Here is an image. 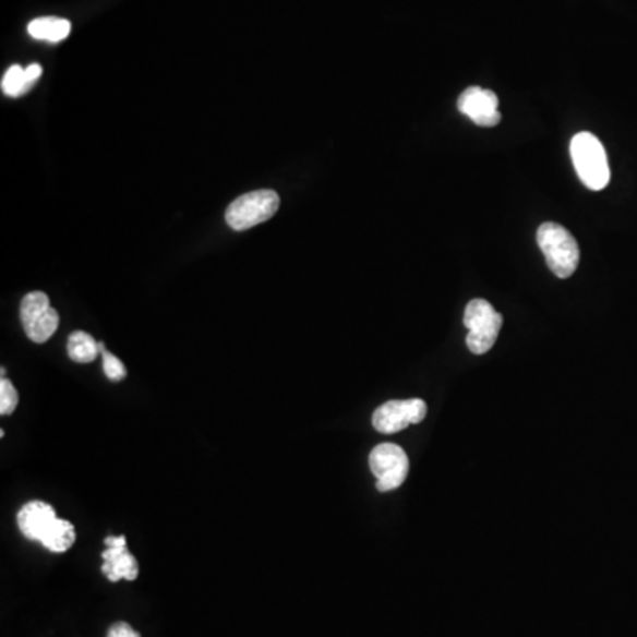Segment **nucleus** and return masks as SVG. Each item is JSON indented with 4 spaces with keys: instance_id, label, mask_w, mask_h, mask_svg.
I'll use <instances>...</instances> for the list:
<instances>
[{
    "instance_id": "nucleus-16",
    "label": "nucleus",
    "mask_w": 637,
    "mask_h": 637,
    "mask_svg": "<svg viewBox=\"0 0 637 637\" xmlns=\"http://www.w3.org/2000/svg\"><path fill=\"white\" fill-rule=\"evenodd\" d=\"M19 406V392L11 385V381L2 377L0 381V414H11Z\"/></svg>"
},
{
    "instance_id": "nucleus-13",
    "label": "nucleus",
    "mask_w": 637,
    "mask_h": 637,
    "mask_svg": "<svg viewBox=\"0 0 637 637\" xmlns=\"http://www.w3.org/2000/svg\"><path fill=\"white\" fill-rule=\"evenodd\" d=\"M68 354L76 363H91L99 354V346L89 333H71L68 338Z\"/></svg>"
},
{
    "instance_id": "nucleus-15",
    "label": "nucleus",
    "mask_w": 637,
    "mask_h": 637,
    "mask_svg": "<svg viewBox=\"0 0 637 637\" xmlns=\"http://www.w3.org/2000/svg\"><path fill=\"white\" fill-rule=\"evenodd\" d=\"M99 354L104 358V371L110 381H122L127 377V366L119 358L113 357L112 352L105 349L104 344L98 342Z\"/></svg>"
},
{
    "instance_id": "nucleus-11",
    "label": "nucleus",
    "mask_w": 637,
    "mask_h": 637,
    "mask_svg": "<svg viewBox=\"0 0 637 637\" xmlns=\"http://www.w3.org/2000/svg\"><path fill=\"white\" fill-rule=\"evenodd\" d=\"M27 31L34 39H39V41L59 43L64 41L70 36L71 24L70 20L67 19L43 16V19L33 20L28 24Z\"/></svg>"
},
{
    "instance_id": "nucleus-7",
    "label": "nucleus",
    "mask_w": 637,
    "mask_h": 637,
    "mask_svg": "<svg viewBox=\"0 0 637 637\" xmlns=\"http://www.w3.org/2000/svg\"><path fill=\"white\" fill-rule=\"evenodd\" d=\"M426 404L422 398H409V400H389L381 408L375 409L372 417V425L381 434H395L425 420Z\"/></svg>"
},
{
    "instance_id": "nucleus-9",
    "label": "nucleus",
    "mask_w": 637,
    "mask_h": 637,
    "mask_svg": "<svg viewBox=\"0 0 637 637\" xmlns=\"http://www.w3.org/2000/svg\"><path fill=\"white\" fill-rule=\"evenodd\" d=\"M105 544H107V551H105L101 556H104V570L105 577L108 581L118 582L121 579H127V581H135L139 577V563H136L135 556H133L127 548V537H107L105 539Z\"/></svg>"
},
{
    "instance_id": "nucleus-4",
    "label": "nucleus",
    "mask_w": 637,
    "mask_h": 637,
    "mask_svg": "<svg viewBox=\"0 0 637 637\" xmlns=\"http://www.w3.org/2000/svg\"><path fill=\"white\" fill-rule=\"evenodd\" d=\"M465 324L469 329L466 338L469 351L473 354H485L496 344L503 317L489 301L473 300L466 307Z\"/></svg>"
},
{
    "instance_id": "nucleus-17",
    "label": "nucleus",
    "mask_w": 637,
    "mask_h": 637,
    "mask_svg": "<svg viewBox=\"0 0 637 637\" xmlns=\"http://www.w3.org/2000/svg\"><path fill=\"white\" fill-rule=\"evenodd\" d=\"M107 637H142L141 634L136 633L132 625L127 624V622H119V624H113L108 630Z\"/></svg>"
},
{
    "instance_id": "nucleus-2",
    "label": "nucleus",
    "mask_w": 637,
    "mask_h": 637,
    "mask_svg": "<svg viewBox=\"0 0 637 637\" xmlns=\"http://www.w3.org/2000/svg\"><path fill=\"white\" fill-rule=\"evenodd\" d=\"M540 250L545 263L557 278H568L579 266V244L576 238L560 224H542L537 232Z\"/></svg>"
},
{
    "instance_id": "nucleus-1",
    "label": "nucleus",
    "mask_w": 637,
    "mask_h": 637,
    "mask_svg": "<svg viewBox=\"0 0 637 637\" xmlns=\"http://www.w3.org/2000/svg\"><path fill=\"white\" fill-rule=\"evenodd\" d=\"M570 156L577 176L593 192L610 184L611 170L602 142L593 133H577L570 142Z\"/></svg>"
},
{
    "instance_id": "nucleus-6",
    "label": "nucleus",
    "mask_w": 637,
    "mask_h": 637,
    "mask_svg": "<svg viewBox=\"0 0 637 637\" xmlns=\"http://www.w3.org/2000/svg\"><path fill=\"white\" fill-rule=\"evenodd\" d=\"M372 473L377 480V491L389 492L400 488L409 473V459L406 452L394 443L375 446L369 457Z\"/></svg>"
},
{
    "instance_id": "nucleus-10",
    "label": "nucleus",
    "mask_w": 637,
    "mask_h": 637,
    "mask_svg": "<svg viewBox=\"0 0 637 637\" xmlns=\"http://www.w3.org/2000/svg\"><path fill=\"white\" fill-rule=\"evenodd\" d=\"M57 519L52 505L43 502H31L19 512V528L28 540H41L48 528Z\"/></svg>"
},
{
    "instance_id": "nucleus-14",
    "label": "nucleus",
    "mask_w": 637,
    "mask_h": 637,
    "mask_svg": "<svg viewBox=\"0 0 637 637\" xmlns=\"http://www.w3.org/2000/svg\"><path fill=\"white\" fill-rule=\"evenodd\" d=\"M31 89H33V85L28 84L25 68L19 67V64L11 67L2 76V93L8 94L11 98L24 96Z\"/></svg>"
},
{
    "instance_id": "nucleus-8",
    "label": "nucleus",
    "mask_w": 637,
    "mask_h": 637,
    "mask_svg": "<svg viewBox=\"0 0 637 637\" xmlns=\"http://www.w3.org/2000/svg\"><path fill=\"white\" fill-rule=\"evenodd\" d=\"M459 110L471 121L477 122L478 127H496L502 121L500 99L496 94L477 85L460 94Z\"/></svg>"
},
{
    "instance_id": "nucleus-3",
    "label": "nucleus",
    "mask_w": 637,
    "mask_h": 637,
    "mask_svg": "<svg viewBox=\"0 0 637 637\" xmlns=\"http://www.w3.org/2000/svg\"><path fill=\"white\" fill-rule=\"evenodd\" d=\"M280 207V197L273 190H257L236 199L226 212L227 226L235 230H249L272 220Z\"/></svg>"
},
{
    "instance_id": "nucleus-12",
    "label": "nucleus",
    "mask_w": 637,
    "mask_h": 637,
    "mask_svg": "<svg viewBox=\"0 0 637 637\" xmlns=\"http://www.w3.org/2000/svg\"><path fill=\"white\" fill-rule=\"evenodd\" d=\"M75 528H73L70 520L57 517L39 542L52 553H67L68 549L75 544Z\"/></svg>"
},
{
    "instance_id": "nucleus-5",
    "label": "nucleus",
    "mask_w": 637,
    "mask_h": 637,
    "mask_svg": "<svg viewBox=\"0 0 637 637\" xmlns=\"http://www.w3.org/2000/svg\"><path fill=\"white\" fill-rule=\"evenodd\" d=\"M20 317L27 337L36 344L47 342L59 328V314L45 292H28L20 305Z\"/></svg>"
}]
</instances>
